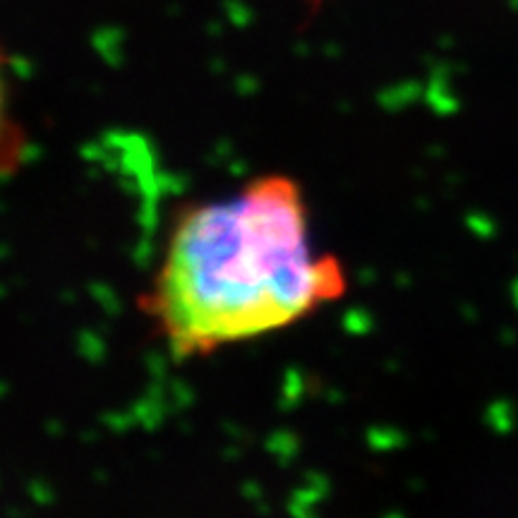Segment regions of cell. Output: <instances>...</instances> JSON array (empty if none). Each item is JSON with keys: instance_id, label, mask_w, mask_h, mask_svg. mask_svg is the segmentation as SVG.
Instances as JSON below:
<instances>
[{"instance_id": "1", "label": "cell", "mask_w": 518, "mask_h": 518, "mask_svg": "<svg viewBox=\"0 0 518 518\" xmlns=\"http://www.w3.org/2000/svg\"><path fill=\"white\" fill-rule=\"evenodd\" d=\"M348 291L343 264L312 245L298 183L262 175L178 219L144 300L173 355H212L286 329Z\"/></svg>"}, {"instance_id": "2", "label": "cell", "mask_w": 518, "mask_h": 518, "mask_svg": "<svg viewBox=\"0 0 518 518\" xmlns=\"http://www.w3.org/2000/svg\"><path fill=\"white\" fill-rule=\"evenodd\" d=\"M5 127V79H3V58H0V137Z\"/></svg>"}]
</instances>
